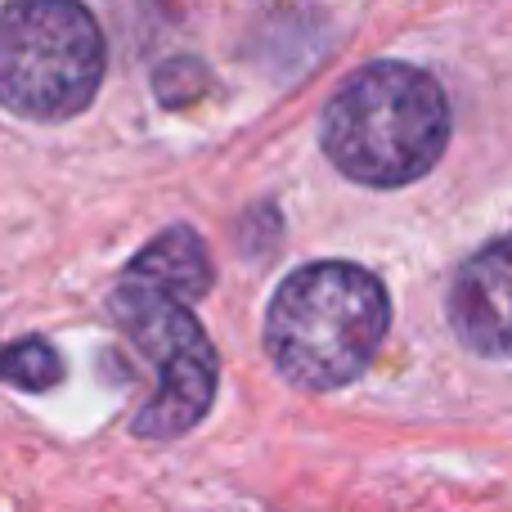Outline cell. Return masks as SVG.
<instances>
[{"label": "cell", "mask_w": 512, "mask_h": 512, "mask_svg": "<svg viewBox=\"0 0 512 512\" xmlns=\"http://www.w3.org/2000/svg\"><path fill=\"white\" fill-rule=\"evenodd\" d=\"M391 324L387 288L351 261H315L292 270L265 310V346L274 369L306 391H333L373 364Z\"/></svg>", "instance_id": "cell-1"}, {"label": "cell", "mask_w": 512, "mask_h": 512, "mask_svg": "<svg viewBox=\"0 0 512 512\" xmlns=\"http://www.w3.org/2000/svg\"><path fill=\"white\" fill-rule=\"evenodd\" d=\"M450 144V104L414 63H369L324 108V153L373 189L414 185Z\"/></svg>", "instance_id": "cell-2"}, {"label": "cell", "mask_w": 512, "mask_h": 512, "mask_svg": "<svg viewBox=\"0 0 512 512\" xmlns=\"http://www.w3.org/2000/svg\"><path fill=\"white\" fill-rule=\"evenodd\" d=\"M104 81V32L81 0L0 9V104L32 122L77 117Z\"/></svg>", "instance_id": "cell-3"}, {"label": "cell", "mask_w": 512, "mask_h": 512, "mask_svg": "<svg viewBox=\"0 0 512 512\" xmlns=\"http://www.w3.org/2000/svg\"><path fill=\"white\" fill-rule=\"evenodd\" d=\"M113 315L131 333L140 355L158 373V391L144 400L135 414V432L153 441L185 436L189 427L203 423V414L216 400V351L207 342L198 315L185 301L167 297L158 288L122 279L113 292Z\"/></svg>", "instance_id": "cell-4"}, {"label": "cell", "mask_w": 512, "mask_h": 512, "mask_svg": "<svg viewBox=\"0 0 512 512\" xmlns=\"http://www.w3.org/2000/svg\"><path fill=\"white\" fill-rule=\"evenodd\" d=\"M450 319L477 355H512V234L481 248L459 270Z\"/></svg>", "instance_id": "cell-5"}, {"label": "cell", "mask_w": 512, "mask_h": 512, "mask_svg": "<svg viewBox=\"0 0 512 512\" xmlns=\"http://www.w3.org/2000/svg\"><path fill=\"white\" fill-rule=\"evenodd\" d=\"M126 279L144 283V288H158L176 301H198L212 288V256H207L203 239L185 225L158 234L131 265H126Z\"/></svg>", "instance_id": "cell-6"}, {"label": "cell", "mask_w": 512, "mask_h": 512, "mask_svg": "<svg viewBox=\"0 0 512 512\" xmlns=\"http://www.w3.org/2000/svg\"><path fill=\"white\" fill-rule=\"evenodd\" d=\"M59 373H63L59 355L41 337H23L14 346H0V382H14L23 391H45L59 382Z\"/></svg>", "instance_id": "cell-7"}]
</instances>
